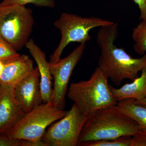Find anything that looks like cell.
<instances>
[{
  "mask_svg": "<svg viewBox=\"0 0 146 146\" xmlns=\"http://www.w3.org/2000/svg\"><path fill=\"white\" fill-rule=\"evenodd\" d=\"M33 62L27 55H20L5 64L0 76V84L15 86L31 74L34 69Z\"/></svg>",
  "mask_w": 146,
  "mask_h": 146,
  "instance_id": "12",
  "label": "cell"
},
{
  "mask_svg": "<svg viewBox=\"0 0 146 146\" xmlns=\"http://www.w3.org/2000/svg\"><path fill=\"white\" fill-rule=\"evenodd\" d=\"M34 23L32 11L25 6H0V36L16 51L25 46Z\"/></svg>",
  "mask_w": 146,
  "mask_h": 146,
  "instance_id": "5",
  "label": "cell"
},
{
  "mask_svg": "<svg viewBox=\"0 0 146 146\" xmlns=\"http://www.w3.org/2000/svg\"><path fill=\"white\" fill-rule=\"evenodd\" d=\"M135 100L132 98L121 100L117 105L123 113L136 121L141 129L146 131V107L136 104Z\"/></svg>",
  "mask_w": 146,
  "mask_h": 146,
  "instance_id": "14",
  "label": "cell"
},
{
  "mask_svg": "<svg viewBox=\"0 0 146 146\" xmlns=\"http://www.w3.org/2000/svg\"><path fill=\"white\" fill-rule=\"evenodd\" d=\"M132 38L134 41V50L138 54L143 56L146 53V20L141 21L133 29Z\"/></svg>",
  "mask_w": 146,
  "mask_h": 146,
  "instance_id": "15",
  "label": "cell"
},
{
  "mask_svg": "<svg viewBox=\"0 0 146 146\" xmlns=\"http://www.w3.org/2000/svg\"><path fill=\"white\" fill-rule=\"evenodd\" d=\"M130 146H146V131L141 129L131 136Z\"/></svg>",
  "mask_w": 146,
  "mask_h": 146,
  "instance_id": "19",
  "label": "cell"
},
{
  "mask_svg": "<svg viewBox=\"0 0 146 146\" xmlns=\"http://www.w3.org/2000/svg\"><path fill=\"white\" fill-rule=\"evenodd\" d=\"M138 5L140 9L141 15L140 19L141 21L146 20V0H133Z\"/></svg>",
  "mask_w": 146,
  "mask_h": 146,
  "instance_id": "21",
  "label": "cell"
},
{
  "mask_svg": "<svg viewBox=\"0 0 146 146\" xmlns=\"http://www.w3.org/2000/svg\"><path fill=\"white\" fill-rule=\"evenodd\" d=\"M114 22L91 16L83 17L73 13H63L54 23L60 30L61 39L59 44L50 56L49 63H56L61 59L64 49L72 42L86 43L91 39L90 31L92 29L110 25Z\"/></svg>",
  "mask_w": 146,
  "mask_h": 146,
  "instance_id": "4",
  "label": "cell"
},
{
  "mask_svg": "<svg viewBox=\"0 0 146 146\" xmlns=\"http://www.w3.org/2000/svg\"><path fill=\"white\" fill-rule=\"evenodd\" d=\"M22 146H47V145L42 140L31 141L23 140Z\"/></svg>",
  "mask_w": 146,
  "mask_h": 146,
  "instance_id": "22",
  "label": "cell"
},
{
  "mask_svg": "<svg viewBox=\"0 0 146 146\" xmlns=\"http://www.w3.org/2000/svg\"><path fill=\"white\" fill-rule=\"evenodd\" d=\"M33 4L39 7L54 8L55 6V0H3L0 3V6L18 5L25 6L27 4Z\"/></svg>",
  "mask_w": 146,
  "mask_h": 146,
  "instance_id": "17",
  "label": "cell"
},
{
  "mask_svg": "<svg viewBox=\"0 0 146 146\" xmlns=\"http://www.w3.org/2000/svg\"><path fill=\"white\" fill-rule=\"evenodd\" d=\"M113 97L117 102L127 98L136 100L146 98V66L141 70V74L131 83L126 84L119 89L110 85Z\"/></svg>",
  "mask_w": 146,
  "mask_h": 146,
  "instance_id": "13",
  "label": "cell"
},
{
  "mask_svg": "<svg viewBox=\"0 0 146 146\" xmlns=\"http://www.w3.org/2000/svg\"><path fill=\"white\" fill-rule=\"evenodd\" d=\"M131 136H124L120 138L110 140L84 142L78 144L82 146H130Z\"/></svg>",
  "mask_w": 146,
  "mask_h": 146,
  "instance_id": "16",
  "label": "cell"
},
{
  "mask_svg": "<svg viewBox=\"0 0 146 146\" xmlns=\"http://www.w3.org/2000/svg\"><path fill=\"white\" fill-rule=\"evenodd\" d=\"M87 118L74 104L63 117L49 126L42 140L47 146H78Z\"/></svg>",
  "mask_w": 146,
  "mask_h": 146,
  "instance_id": "7",
  "label": "cell"
},
{
  "mask_svg": "<svg viewBox=\"0 0 146 146\" xmlns=\"http://www.w3.org/2000/svg\"><path fill=\"white\" fill-rule=\"evenodd\" d=\"M85 47L86 43H82L67 57L56 63H49L54 80L50 102L56 108L64 110L68 83L74 69L83 56Z\"/></svg>",
  "mask_w": 146,
  "mask_h": 146,
  "instance_id": "8",
  "label": "cell"
},
{
  "mask_svg": "<svg viewBox=\"0 0 146 146\" xmlns=\"http://www.w3.org/2000/svg\"><path fill=\"white\" fill-rule=\"evenodd\" d=\"M25 47L29 50L37 65L40 74V89L43 102L46 103L50 102L53 91L52 75L46 54L32 39L29 40Z\"/></svg>",
  "mask_w": 146,
  "mask_h": 146,
  "instance_id": "11",
  "label": "cell"
},
{
  "mask_svg": "<svg viewBox=\"0 0 146 146\" xmlns=\"http://www.w3.org/2000/svg\"><path fill=\"white\" fill-rule=\"evenodd\" d=\"M108 80L98 67L88 80L71 84L68 96L84 116L88 117L98 110L117 103L112 96Z\"/></svg>",
  "mask_w": 146,
  "mask_h": 146,
  "instance_id": "3",
  "label": "cell"
},
{
  "mask_svg": "<svg viewBox=\"0 0 146 146\" xmlns=\"http://www.w3.org/2000/svg\"><path fill=\"white\" fill-rule=\"evenodd\" d=\"M14 86L0 84V135H6L26 113L18 104Z\"/></svg>",
  "mask_w": 146,
  "mask_h": 146,
  "instance_id": "10",
  "label": "cell"
},
{
  "mask_svg": "<svg viewBox=\"0 0 146 146\" xmlns=\"http://www.w3.org/2000/svg\"><path fill=\"white\" fill-rule=\"evenodd\" d=\"M118 35V24L100 27L96 41L101 50L98 67L108 78L119 86L125 79L134 80L139 72L146 66V53L134 58L124 49L115 45Z\"/></svg>",
  "mask_w": 146,
  "mask_h": 146,
  "instance_id": "1",
  "label": "cell"
},
{
  "mask_svg": "<svg viewBox=\"0 0 146 146\" xmlns=\"http://www.w3.org/2000/svg\"><path fill=\"white\" fill-rule=\"evenodd\" d=\"M5 65V64L4 63H3V62L0 60V76H1L3 70L4 68Z\"/></svg>",
  "mask_w": 146,
  "mask_h": 146,
  "instance_id": "24",
  "label": "cell"
},
{
  "mask_svg": "<svg viewBox=\"0 0 146 146\" xmlns=\"http://www.w3.org/2000/svg\"><path fill=\"white\" fill-rule=\"evenodd\" d=\"M23 140L11 138L6 135H0V146H22Z\"/></svg>",
  "mask_w": 146,
  "mask_h": 146,
  "instance_id": "20",
  "label": "cell"
},
{
  "mask_svg": "<svg viewBox=\"0 0 146 146\" xmlns=\"http://www.w3.org/2000/svg\"><path fill=\"white\" fill-rule=\"evenodd\" d=\"M12 46L0 36V60L5 64L12 61L20 56Z\"/></svg>",
  "mask_w": 146,
  "mask_h": 146,
  "instance_id": "18",
  "label": "cell"
},
{
  "mask_svg": "<svg viewBox=\"0 0 146 146\" xmlns=\"http://www.w3.org/2000/svg\"><path fill=\"white\" fill-rule=\"evenodd\" d=\"M141 129L140 126L123 113L117 104L113 105L98 110L87 117L78 144L132 136Z\"/></svg>",
  "mask_w": 146,
  "mask_h": 146,
  "instance_id": "2",
  "label": "cell"
},
{
  "mask_svg": "<svg viewBox=\"0 0 146 146\" xmlns=\"http://www.w3.org/2000/svg\"><path fill=\"white\" fill-rule=\"evenodd\" d=\"M135 102L136 104L140 105L146 107V98L141 100H135Z\"/></svg>",
  "mask_w": 146,
  "mask_h": 146,
  "instance_id": "23",
  "label": "cell"
},
{
  "mask_svg": "<svg viewBox=\"0 0 146 146\" xmlns=\"http://www.w3.org/2000/svg\"><path fill=\"white\" fill-rule=\"evenodd\" d=\"M68 112L54 107L50 102L43 103L26 113L6 135L15 139L40 141L47 128Z\"/></svg>",
  "mask_w": 146,
  "mask_h": 146,
  "instance_id": "6",
  "label": "cell"
},
{
  "mask_svg": "<svg viewBox=\"0 0 146 146\" xmlns=\"http://www.w3.org/2000/svg\"><path fill=\"white\" fill-rule=\"evenodd\" d=\"M16 101L25 113L43 103L40 84V74L37 67L30 74L14 87Z\"/></svg>",
  "mask_w": 146,
  "mask_h": 146,
  "instance_id": "9",
  "label": "cell"
}]
</instances>
